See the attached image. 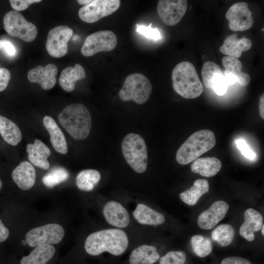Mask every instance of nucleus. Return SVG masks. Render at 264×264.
Instances as JSON below:
<instances>
[{
	"label": "nucleus",
	"instance_id": "f257e3e1",
	"mask_svg": "<svg viewBox=\"0 0 264 264\" xmlns=\"http://www.w3.org/2000/svg\"><path fill=\"white\" fill-rule=\"evenodd\" d=\"M128 245V237L123 230L110 228L90 234L85 241L84 247L87 253L92 256H97L104 252L119 256L125 252Z\"/></svg>",
	"mask_w": 264,
	"mask_h": 264
},
{
	"label": "nucleus",
	"instance_id": "f03ea898",
	"mask_svg": "<svg viewBox=\"0 0 264 264\" xmlns=\"http://www.w3.org/2000/svg\"><path fill=\"white\" fill-rule=\"evenodd\" d=\"M58 120L61 126L74 139L82 140L89 134L91 117L86 106L80 103L70 104L60 113Z\"/></svg>",
	"mask_w": 264,
	"mask_h": 264
},
{
	"label": "nucleus",
	"instance_id": "7ed1b4c3",
	"mask_svg": "<svg viewBox=\"0 0 264 264\" xmlns=\"http://www.w3.org/2000/svg\"><path fill=\"white\" fill-rule=\"evenodd\" d=\"M172 81L175 92L183 98L195 99L203 92V85L194 66L189 62H181L175 66Z\"/></svg>",
	"mask_w": 264,
	"mask_h": 264
},
{
	"label": "nucleus",
	"instance_id": "20e7f679",
	"mask_svg": "<svg viewBox=\"0 0 264 264\" xmlns=\"http://www.w3.org/2000/svg\"><path fill=\"white\" fill-rule=\"evenodd\" d=\"M216 144L214 132L201 130L191 134L181 145L176 153V160L181 165H186L211 150Z\"/></svg>",
	"mask_w": 264,
	"mask_h": 264
},
{
	"label": "nucleus",
	"instance_id": "39448f33",
	"mask_svg": "<svg viewBox=\"0 0 264 264\" xmlns=\"http://www.w3.org/2000/svg\"><path fill=\"white\" fill-rule=\"evenodd\" d=\"M123 156L129 166L137 173H144L148 165V152L144 139L139 134L130 133L121 143Z\"/></svg>",
	"mask_w": 264,
	"mask_h": 264
},
{
	"label": "nucleus",
	"instance_id": "423d86ee",
	"mask_svg": "<svg viewBox=\"0 0 264 264\" xmlns=\"http://www.w3.org/2000/svg\"><path fill=\"white\" fill-rule=\"evenodd\" d=\"M152 90L149 79L139 73L129 74L119 91V97L123 101H133L143 104L149 99Z\"/></svg>",
	"mask_w": 264,
	"mask_h": 264
},
{
	"label": "nucleus",
	"instance_id": "0eeeda50",
	"mask_svg": "<svg viewBox=\"0 0 264 264\" xmlns=\"http://www.w3.org/2000/svg\"><path fill=\"white\" fill-rule=\"evenodd\" d=\"M3 22L5 30L11 36L26 42L33 41L37 37L36 26L15 11L6 13L3 17Z\"/></svg>",
	"mask_w": 264,
	"mask_h": 264
},
{
	"label": "nucleus",
	"instance_id": "6e6552de",
	"mask_svg": "<svg viewBox=\"0 0 264 264\" xmlns=\"http://www.w3.org/2000/svg\"><path fill=\"white\" fill-rule=\"evenodd\" d=\"M65 235L63 227L57 223H49L29 230L25 240L30 247L44 244H55L61 242Z\"/></svg>",
	"mask_w": 264,
	"mask_h": 264
},
{
	"label": "nucleus",
	"instance_id": "1a4fd4ad",
	"mask_svg": "<svg viewBox=\"0 0 264 264\" xmlns=\"http://www.w3.org/2000/svg\"><path fill=\"white\" fill-rule=\"evenodd\" d=\"M117 39L111 30H100L88 36L81 49L82 54L90 57L102 51H110L116 46Z\"/></svg>",
	"mask_w": 264,
	"mask_h": 264
},
{
	"label": "nucleus",
	"instance_id": "9d476101",
	"mask_svg": "<svg viewBox=\"0 0 264 264\" xmlns=\"http://www.w3.org/2000/svg\"><path fill=\"white\" fill-rule=\"evenodd\" d=\"M119 0H94L82 7L78 11L80 19L87 23H94L115 12L120 7Z\"/></svg>",
	"mask_w": 264,
	"mask_h": 264
},
{
	"label": "nucleus",
	"instance_id": "9b49d317",
	"mask_svg": "<svg viewBox=\"0 0 264 264\" xmlns=\"http://www.w3.org/2000/svg\"><path fill=\"white\" fill-rule=\"evenodd\" d=\"M73 35V30L66 25L56 26L49 31L46 49L53 57L61 58L67 52V43Z\"/></svg>",
	"mask_w": 264,
	"mask_h": 264
},
{
	"label": "nucleus",
	"instance_id": "f8f14e48",
	"mask_svg": "<svg viewBox=\"0 0 264 264\" xmlns=\"http://www.w3.org/2000/svg\"><path fill=\"white\" fill-rule=\"evenodd\" d=\"M188 2L186 0H160L157 12L161 21L166 25L177 24L186 12Z\"/></svg>",
	"mask_w": 264,
	"mask_h": 264
},
{
	"label": "nucleus",
	"instance_id": "ddd939ff",
	"mask_svg": "<svg viewBox=\"0 0 264 264\" xmlns=\"http://www.w3.org/2000/svg\"><path fill=\"white\" fill-rule=\"evenodd\" d=\"M225 17L229 21V28L233 31H243L250 28L253 24L252 13L245 2H239L232 5Z\"/></svg>",
	"mask_w": 264,
	"mask_h": 264
},
{
	"label": "nucleus",
	"instance_id": "4468645a",
	"mask_svg": "<svg viewBox=\"0 0 264 264\" xmlns=\"http://www.w3.org/2000/svg\"><path fill=\"white\" fill-rule=\"evenodd\" d=\"M228 209L229 205L225 201H215L208 209L199 215L198 226L204 230L212 229L225 217Z\"/></svg>",
	"mask_w": 264,
	"mask_h": 264
},
{
	"label": "nucleus",
	"instance_id": "2eb2a0df",
	"mask_svg": "<svg viewBox=\"0 0 264 264\" xmlns=\"http://www.w3.org/2000/svg\"><path fill=\"white\" fill-rule=\"evenodd\" d=\"M57 72V66L49 64L44 67L38 66L31 69L28 72L27 77L30 82L38 83L44 89L48 90L56 84Z\"/></svg>",
	"mask_w": 264,
	"mask_h": 264
},
{
	"label": "nucleus",
	"instance_id": "dca6fc26",
	"mask_svg": "<svg viewBox=\"0 0 264 264\" xmlns=\"http://www.w3.org/2000/svg\"><path fill=\"white\" fill-rule=\"evenodd\" d=\"M104 217L111 225L118 228L127 227L130 221L129 213L119 202L112 200L108 202L103 210Z\"/></svg>",
	"mask_w": 264,
	"mask_h": 264
},
{
	"label": "nucleus",
	"instance_id": "f3484780",
	"mask_svg": "<svg viewBox=\"0 0 264 264\" xmlns=\"http://www.w3.org/2000/svg\"><path fill=\"white\" fill-rule=\"evenodd\" d=\"M244 221L241 225L240 234L249 242L255 239L254 232L259 231L263 224L262 215L253 208H248L244 213Z\"/></svg>",
	"mask_w": 264,
	"mask_h": 264
},
{
	"label": "nucleus",
	"instance_id": "a211bd4d",
	"mask_svg": "<svg viewBox=\"0 0 264 264\" xmlns=\"http://www.w3.org/2000/svg\"><path fill=\"white\" fill-rule=\"evenodd\" d=\"M12 177L21 189L27 190L35 184L36 171L30 163L23 161L12 171Z\"/></svg>",
	"mask_w": 264,
	"mask_h": 264
},
{
	"label": "nucleus",
	"instance_id": "6ab92c4d",
	"mask_svg": "<svg viewBox=\"0 0 264 264\" xmlns=\"http://www.w3.org/2000/svg\"><path fill=\"white\" fill-rule=\"evenodd\" d=\"M26 149L28 160L31 163L44 170H47L49 168L47 158L50 156L51 151L42 141L35 139L33 144L27 145Z\"/></svg>",
	"mask_w": 264,
	"mask_h": 264
},
{
	"label": "nucleus",
	"instance_id": "aec40b11",
	"mask_svg": "<svg viewBox=\"0 0 264 264\" xmlns=\"http://www.w3.org/2000/svg\"><path fill=\"white\" fill-rule=\"evenodd\" d=\"M252 45L250 39H238L237 34H233L225 39L223 44L220 48V51L228 56L239 58L242 52L249 50Z\"/></svg>",
	"mask_w": 264,
	"mask_h": 264
},
{
	"label": "nucleus",
	"instance_id": "412c9836",
	"mask_svg": "<svg viewBox=\"0 0 264 264\" xmlns=\"http://www.w3.org/2000/svg\"><path fill=\"white\" fill-rule=\"evenodd\" d=\"M43 124L50 135V141L54 150L59 153L66 154L67 145L65 135L55 121L50 116H45Z\"/></svg>",
	"mask_w": 264,
	"mask_h": 264
},
{
	"label": "nucleus",
	"instance_id": "4be33fe9",
	"mask_svg": "<svg viewBox=\"0 0 264 264\" xmlns=\"http://www.w3.org/2000/svg\"><path fill=\"white\" fill-rule=\"evenodd\" d=\"M135 220L143 225L157 226L165 221L164 215L143 203L137 205L133 212Z\"/></svg>",
	"mask_w": 264,
	"mask_h": 264
},
{
	"label": "nucleus",
	"instance_id": "5701e85b",
	"mask_svg": "<svg viewBox=\"0 0 264 264\" xmlns=\"http://www.w3.org/2000/svg\"><path fill=\"white\" fill-rule=\"evenodd\" d=\"M222 163L215 157L198 158L193 161L191 165V171L204 177H212L220 171Z\"/></svg>",
	"mask_w": 264,
	"mask_h": 264
},
{
	"label": "nucleus",
	"instance_id": "b1692460",
	"mask_svg": "<svg viewBox=\"0 0 264 264\" xmlns=\"http://www.w3.org/2000/svg\"><path fill=\"white\" fill-rule=\"evenodd\" d=\"M84 68L80 64H75L74 67L68 66L64 68L59 77V83L63 89L67 92L74 90L76 82L86 77Z\"/></svg>",
	"mask_w": 264,
	"mask_h": 264
},
{
	"label": "nucleus",
	"instance_id": "393cba45",
	"mask_svg": "<svg viewBox=\"0 0 264 264\" xmlns=\"http://www.w3.org/2000/svg\"><path fill=\"white\" fill-rule=\"evenodd\" d=\"M160 255L155 247L143 244L135 248L131 253V264H153L158 261Z\"/></svg>",
	"mask_w": 264,
	"mask_h": 264
},
{
	"label": "nucleus",
	"instance_id": "a878e982",
	"mask_svg": "<svg viewBox=\"0 0 264 264\" xmlns=\"http://www.w3.org/2000/svg\"><path fill=\"white\" fill-rule=\"evenodd\" d=\"M55 248L51 244L37 246L29 255L23 257L20 264H46L54 256Z\"/></svg>",
	"mask_w": 264,
	"mask_h": 264
},
{
	"label": "nucleus",
	"instance_id": "bb28decb",
	"mask_svg": "<svg viewBox=\"0 0 264 264\" xmlns=\"http://www.w3.org/2000/svg\"><path fill=\"white\" fill-rule=\"evenodd\" d=\"M208 181L205 179H198L195 181L192 186L179 194L181 200L185 204L193 206L196 204L204 194L208 192Z\"/></svg>",
	"mask_w": 264,
	"mask_h": 264
},
{
	"label": "nucleus",
	"instance_id": "cd10ccee",
	"mask_svg": "<svg viewBox=\"0 0 264 264\" xmlns=\"http://www.w3.org/2000/svg\"><path fill=\"white\" fill-rule=\"evenodd\" d=\"M0 134L6 142L12 146L18 145L22 139V132L18 126L0 115Z\"/></svg>",
	"mask_w": 264,
	"mask_h": 264
},
{
	"label": "nucleus",
	"instance_id": "c85d7f7f",
	"mask_svg": "<svg viewBox=\"0 0 264 264\" xmlns=\"http://www.w3.org/2000/svg\"><path fill=\"white\" fill-rule=\"evenodd\" d=\"M101 179L100 173L94 169H86L80 172L76 177L77 187L83 191H91Z\"/></svg>",
	"mask_w": 264,
	"mask_h": 264
},
{
	"label": "nucleus",
	"instance_id": "c756f323",
	"mask_svg": "<svg viewBox=\"0 0 264 264\" xmlns=\"http://www.w3.org/2000/svg\"><path fill=\"white\" fill-rule=\"evenodd\" d=\"M235 236L233 227L228 224H221L214 229L211 233L212 239L219 245L225 247L232 242Z\"/></svg>",
	"mask_w": 264,
	"mask_h": 264
},
{
	"label": "nucleus",
	"instance_id": "7c9ffc66",
	"mask_svg": "<svg viewBox=\"0 0 264 264\" xmlns=\"http://www.w3.org/2000/svg\"><path fill=\"white\" fill-rule=\"evenodd\" d=\"M191 243L194 252L199 257H205L212 251V242L208 237L195 235L191 238Z\"/></svg>",
	"mask_w": 264,
	"mask_h": 264
},
{
	"label": "nucleus",
	"instance_id": "2f4dec72",
	"mask_svg": "<svg viewBox=\"0 0 264 264\" xmlns=\"http://www.w3.org/2000/svg\"><path fill=\"white\" fill-rule=\"evenodd\" d=\"M68 177L69 174L65 168L56 167L44 176L42 181L46 186L52 188L66 181Z\"/></svg>",
	"mask_w": 264,
	"mask_h": 264
},
{
	"label": "nucleus",
	"instance_id": "473e14b6",
	"mask_svg": "<svg viewBox=\"0 0 264 264\" xmlns=\"http://www.w3.org/2000/svg\"><path fill=\"white\" fill-rule=\"evenodd\" d=\"M222 73L220 67L214 62L207 61L203 65L201 76L204 86L211 88V83L214 77L218 74Z\"/></svg>",
	"mask_w": 264,
	"mask_h": 264
},
{
	"label": "nucleus",
	"instance_id": "72a5a7b5",
	"mask_svg": "<svg viewBox=\"0 0 264 264\" xmlns=\"http://www.w3.org/2000/svg\"><path fill=\"white\" fill-rule=\"evenodd\" d=\"M186 260V255L184 251H172L160 258L159 264H185Z\"/></svg>",
	"mask_w": 264,
	"mask_h": 264
},
{
	"label": "nucleus",
	"instance_id": "f704fd0d",
	"mask_svg": "<svg viewBox=\"0 0 264 264\" xmlns=\"http://www.w3.org/2000/svg\"><path fill=\"white\" fill-rule=\"evenodd\" d=\"M222 63L225 70L232 73L237 78L242 72V64L239 59L235 57L225 56L222 59Z\"/></svg>",
	"mask_w": 264,
	"mask_h": 264
},
{
	"label": "nucleus",
	"instance_id": "c9c22d12",
	"mask_svg": "<svg viewBox=\"0 0 264 264\" xmlns=\"http://www.w3.org/2000/svg\"><path fill=\"white\" fill-rule=\"evenodd\" d=\"M228 85L222 73L216 75L212 80L211 88L219 96L225 94L227 90Z\"/></svg>",
	"mask_w": 264,
	"mask_h": 264
},
{
	"label": "nucleus",
	"instance_id": "e433bc0d",
	"mask_svg": "<svg viewBox=\"0 0 264 264\" xmlns=\"http://www.w3.org/2000/svg\"><path fill=\"white\" fill-rule=\"evenodd\" d=\"M152 23L148 26L137 24L136 31L146 38L154 40H159L161 38L160 33L157 28H152Z\"/></svg>",
	"mask_w": 264,
	"mask_h": 264
},
{
	"label": "nucleus",
	"instance_id": "4c0bfd02",
	"mask_svg": "<svg viewBox=\"0 0 264 264\" xmlns=\"http://www.w3.org/2000/svg\"><path fill=\"white\" fill-rule=\"evenodd\" d=\"M236 145L242 154L246 158L253 160L256 156V154L249 148L245 140L238 139L235 141Z\"/></svg>",
	"mask_w": 264,
	"mask_h": 264
},
{
	"label": "nucleus",
	"instance_id": "58836bf2",
	"mask_svg": "<svg viewBox=\"0 0 264 264\" xmlns=\"http://www.w3.org/2000/svg\"><path fill=\"white\" fill-rule=\"evenodd\" d=\"M41 0H9L12 8L16 11H22L27 9L34 3L41 2Z\"/></svg>",
	"mask_w": 264,
	"mask_h": 264
},
{
	"label": "nucleus",
	"instance_id": "ea45409f",
	"mask_svg": "<svg viewBox=\"0 0 264 264\" xmlns=\"http://www.w3.org/2000/svg\"><path fill=\"white\" fill-rule=\"evenodd\" d=\"M11 78V73L5 68H0V92L3 91L7 87Z\"/></svg>",
	"mask_w": 264,
	"mask_h": 264
},
{
	"label": "nucleus",
	"instance_id": "a19ab883",
	"mask_svg": "<svg viewBox=\"0 0 264 264\" xmlns=\"http://www.w3.org/2000/svg\"><path fill=\"white\" fill-rule=\"evenodd\" d=\"M220 264H252L248 260L239 257H229L224 258Z\"/></svg>",
	"mask_w": 264,
	"mask_h": 264
},
{
	"label": "nucleus",
	"instance_id": "79ce46f5",
	"mask_svg": "<svg viewBox=\"0 0 264 264\" xmlns=\"http://www.w3.org/2000/svg\"><path fill=\"white\" fill-rule=\"evenodd\" d=\"M2 47L5 52L10 56H14L16 52V50L12 43L7 40H3Z\"/></svg>",
	"mask_w": 264,
	"mask_h": 264
},
{
	"label": "nucleus",
	"instance_id": "37998d69",
	"mask_svg": "<svg viewBox=\"0 0 264 264\" xmlns=\"http://www.w3.org/2000/svg\"><path fill=\"white\" fill-rule=\"evenodd\" d=\"M223 75L228 86L233 85L238 81L237 77L227 70H225L224 71Z\"/></svg>",
	"mask_w": 264,
	"mask_h": 264
},
{
	"label": "nucleus",
	"instance_id": "c03bdc74",
	"mask_svg": "<svg viewBox=\"0 0 264 264\" xmlns=\"http://www.w3.org/2000/svg\"><path fill=\"white\" fill-rule=\"evenodd\" d=\"M9 231L0 220V242L5 241L9 237Z\"/></svg>",
	"mask_w": 264,
	"mask_h": 264
},
{
	"label": "nucleus",
	"instance_id": "a18cd8bd",
	"mask_svg": "<svg viewBox=\"0 0 264 264\" xmlns=\"http://www.w3.org/2000/svg\"><path fill=\"white\" fill-rule=\"evenodd\" d=\"M237 78V82L242 86H246L250 81V76L243 71L242 72Z\"/></svg>",
	"mask_w": 264,
	"mask_h": 264
},
{
	"label": "nucleus",
	"instance_id": "49530a36",
	"mask_svg": "<svg viewBox=\"0 0 264 264\" xmlns=\"http://www.w3.org/2000/svg\"><path fill=\"white\" fill-rule=\"evenodd\" d=\"M259 113L261 118L264 119V93L260 97L259 102Z\"/></svg>",
	"mask_w": 264,
	"mask_h": 264
},
{
	"label": "nucleus",
	"instance_id": "de8ad7c7",
	"mask_svg": "<svg viewBox=\"0 0 264 264\" xmlns=\"http://www.w3.org/2000/svg\"><path fill=\"white\" fill-rule=\"evenodd\" d=\"M91 1H92V0H77V2L79 4L81 5H83L84 6L89 4Z\"/></svg>",
	"mask_w": 264,
	"mask_h": 264
},
{
	"label": "nucleus",
	"instance_id": "09e8293b",
	"mask_svg": "<svg viewBox=\"0 0 264 264\" xmlns=\"http://www.w3.org/2000/svg\"><path fill=\"white\" fill-rule=\"evenodd\" d=\"M264 224H263L261 229V233H262V235L263 236L264 235Z\"/></svg>",
	"mask_w": 264,
	"mask_h": 264
},
{
	"label": "nucleus",
	"instance_id": "8fccbe9b",
	"mask_svg": "<svg viewBox=\"0 0 264 264\" xmlns=\"http://www.w3.org/2000/svg\"><path fill=\"white\" fill-rule=\"evenodd\" d=\"M22 245H24L26 244L27 243L26 241L25 240H24L22 242Z\"/></svg>",
	"mask_w": 264,
	"mask_h": 264
},
{
	"label": "nucleus",
	"instance_id": "3c124183",
	"mask_svg": "<svg viewBox=\"0 0 264 264\" xmlns=\"http://www.w3.org/2000/svg\"><path fill=\"white\" fill-rule=\"evenodd\" d=\"M2 47V42L1 40H0V49Z\"/></svg>",
	"mask_w": 264,
	"mask_h": 264
},
{
	"label": "nucleus",
	"instance_id": "603ef678",
	"mask_svg": "<svg viewBox=\"0 0 264 264\" xmlns=\"http://www.w3.org/2000/svg\"><path fill=\"white\" fill-rule=\"evenodd\" d=\"M1 187H2V182L0 179V190L1 189Z\"/></svg>",
	"mask_w": 264,
	"mask_h": 264
}]
</instances>
